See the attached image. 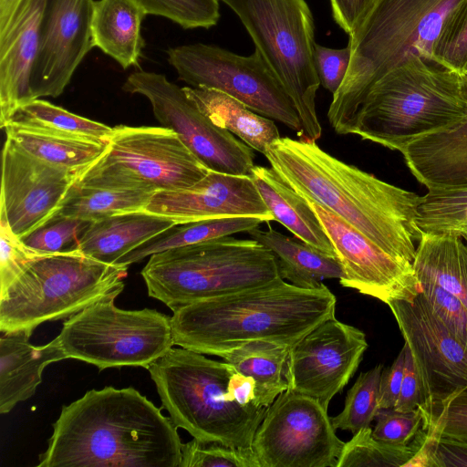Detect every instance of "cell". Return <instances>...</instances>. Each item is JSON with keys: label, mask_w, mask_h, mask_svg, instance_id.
I'll use <instances>...</instances> for the list:
<instances>
[{"label": "cell", "mask_w": 467, "mask_h": 467, "mask_svg": "<svg viewBox=\"0 0 467 467\" xmlns=\"http://www.w3.org/2000/svg\"><path fill=\"white\" fill-rule=\"evenodd\" d=\"M177 427L134 388L90 389L63 406L39 467H180Z\"/></svg>", "instance_id": "6da1fadb"}, {"label": "cell", "mask_w": 467, "mask_h": 467, "mask_svg": "<svg viewBox=\"0 0 467 467\" xmlns=\"http://www.w3.org/2000/svg\"><path fill=\"white\" fill-rule=\"evenodd\" d=\"M264 155L305 200L318 202L388 254L413 264L421 236L416 223L420 195L337 159L315 140L280 137Z\"/></svg>", "instance_id": "7a4b0ae2"}, {"label": "cell", "mask_w": 467, "mask_h": 467, "mask_svg": "<svg viewBox=\"0 0 467 467\" xmlns=\"http://www.w3.org/2000/svg\"><path fill=\"white\" fill-rule=\"evenodd\" d=\"M336 303L323 283L303 288L282 279L177 308L172 337L181 348L218 357L255 340L293 347L335 317Z\"/></svg>", "instance_id": "3957f363"}, {"label": "cell", "mask_w": 467, "mask_h": 467, "mask_svg": "<svg viewBox=\"0 0 467 467\" xmlns=\"http://www.w3.org/2000/svg\"><path fill=\"white\" fill-rule=\"evenodd\" d=\"M465 0H376L349 36L351 60L333 95L327 119L334 130L351 134L371 87L413 57L433 62V47L450 16Z\"/></svg>", "instance_id": "277c9868"}, {"label": "cell", "mask_w": 467, "mask_h": 467, "mask_svg": "<svg viewBox=\"0 0 467 467\" xmlns=\"http://www.w3.org/2000/svg\"><path fill=\"white\" fill-rule=\"evenodd\" d=\"M467 117L462 77L413 57L369 89L351 134L401 152L410 142L453 128Z\"/></svg>", "instance_id": "5b68a950"}, {"label": "cell", "mask_w": 467, "mask_h": 467, "mask_svg": "<svg viewBox=\"0 0 467 467\" xmlns=\"http://www.w3.org/2000/svg\"><path fill=\"white\" fill-rule=\"evenodd\" d=\"M177 428L203 442L250 448L267 408L242 406L227 391L235 368L187 348H171L149 368Z\"/></svg>", "instance_id": "8992f818"}, {"label": "cell", "mask_w": 467, "mask_h": 467, "mask_svg": "<svg viewBox=\"0 0 467 467\" xmlns=\"http://www.w3.org/2000/svg\"><path fill=\"white\" fill-rule=\"evenodd\" d=\"M140 274L148 295L172 312L283 279L270 250L231 235L151 254Z\"/></svg>", "instance_id": "52a82bcc"}, {"label": "cell", "mask_w": 467, "mask_h": 467, "mask_svg": "<svg viewBox=\"0 0 467 467\" xmlns=\"http://www.w3.org/2000/svg\"><path fill=\"white\" fill-rule=\"evenodd\" d=\"M128 267L79 250L40 254L0 292V331L33 332L42 323L68 318L109 293L122 292Z\"/></svg>", "instance_id": "ba28073f"}, {"label": "cell", "mask_w": 467, "mask_h": 467, "mask_svg": "<svg viewBox=\"0 0 467 467\" xmlns=\"http://www.w3.org/2000/svg\"><path fill=\"white\" fill-rule=\"evenodd\" d=\"M221 1L237 15L292 99L302 123V139L317 141L322 133L316 110L320 80L314 59V19L306 2Z\"/></svg>", "instance_id": "9c48e42d"}, {"label": "cell", "mask_w": 467, "mask_h": 467, "mask_svg": "<svg viewBox=\"0 0 467 467\" xmlns=\"http://www.w3.org/2000/svg\"><path fill=\"white\" fill-rule=\"evenodd\" d=\"M106 295L68 317L55 338L66 359L99 368H148L174 345L171 317L155 309L124 310L115 306L120 294Z\"/></svg>", "instance_id": "30bf717a"}, {"label": "cell", "mask_w": 467, "mask_h": 467, "mask_svg": "<svg viewBox=\"0 0 467 467\" xmlns=\"http://www.w3.org/2000/svg\"><path fill=\"white\" fill-rule=\"evenodd\" d=\"M208 172L171 129L119 125L113 127L103 153L76 183L156 192L187 189Z\"/></svg>", "instance_id": "8fae6325"}, {"label": "cell", "mask_w": 467, "mask_h": 467, "mask_svg": "<svg viewBox=\"0 0 467 467\" xmlns=\"http://www.w3.org/2000/svg\"><path fill=\"white\" fill-rule=\"evenodd\" d=\"M168 61L192 88L222 91L252 110L282 122L303 138L295 104L284 85L255 48L247 57L202 43L168 48Z\"/></svg>", "instance_id": "7c38bea8"}, {"label": "cell", "mask_w": 467, "mask_h": 467, "mask_svg": "<svg viewBox=\"0 0 467 467\" xmlns=\"http://www.w3.org/2000/svg\"><path fill=\"white\" fill-rule=\"evenodd\" d=\"M344 443L327 409L287 389L267 408L251 447L259 467H337Z\"/></svg>", "instance_id": "4fadbf2b"}, {"label": "cell", "mask_w": 467, "mask_h": 467, "mask_svg": "<svg viewBox=\"0 0 467 467\" xmlns=\"http://www.w3.org/2000/svg\"><path fill=\"white\" fill-rule=\"evenodd\" d=\"M122 89L146 97L159 122L177 133L209 171L250 175L254 166L253 149L230 131L213 123L187 97L183 88L161 73H131Z\"/></svg>", "instance_id": "5bb4252c"}, {"label": "cell", "mask_w": 467, "mask_h": 467, "mask_svg": "<svg viewBox=\"0 0 467 467\" xmlns=\"http://www.w3.org/2000/svg\"><path fill=\"white\" fill-rule=\"evenodd\" d=\"M388 306L419 376L424 428L445 402L467 394V347L432 312L421 293L413 302L395 300Z\"/></svg>", "instance_id": "9a60e30c"}, {"label": "cell", "mask_w": 467, "mask_h": 467, "mask_svg": "<svg viewBox=\"0 0 467 467\" xmlns=\"http://www.w3.org/2000/svg\"><path fill=\"white\" fill-rule=\"evenodd\" d=\"M328 235L342 269L344 287L385 304L413 302L421 293L410 261L388 254L348 222L317 202L307 201Z\"/></svg>", "instance_id": "2e32d148"}, {"label": "cell", "mask_w": 467, "mask_h": 467, "mask_svg": "<svg viewBox=\"0 0 467 467\" xmlns=\"http://www.w3.org/2000/svg\"><path fill=\"white\" fill-rule=\"evenodd\" d=\"M79 174L26 152L6 138L2 152L0 213L19 238L49 222Z\"/></svg>", "instance_id": "e0dca14e"}, {"label": "cell", "mask_w": 467, "mask_h": 467, "mask_svg": "<svg viewBox=\"0 0 467 467\" xmlns=\"http://www.w3.org/2000/svg\"><path fill=\"white\" fill-rule=\"evenodd\" d=\"M368 347L362 330L330 317L291 347L288 389L314 398L327 409L356 372Z\"/></svg>", "instance_id": "ac0fdd59"}, {"label": "cell", "mask_w": 467, "mask_h": 467, "mask_svg": "<svg viewBox=\"0 0 467 467\" xmlns=\"http://www.w3.org/2000/svg\"><path fill=\"white\" fill-rule=\"evenodd\" d=\"M95 0H46L39 46L33 67L32 99L60 96L92 43L91 21Z\"/></svg>", "instance_id": "d6986e66"}, {"label": "cell", "mask_w": 467, "mask_h": 467, "mask_svg": "<svg viewBox=\"0 0 467 467\" xmlns=\"http://www.w3.org/2000/svg\"><path fill=\"white\" fill-rule=\"evenodd\" d=\"M144 211L169 217L177 224L232 216L275 221L249 175L213 171L187 189L156 192Z\"/></svg>", "instance_id": "ffe728a7"}, {"label": "cell", "mask_w": 467, "mask_h": 467, "mask_svg": "<svg viewBox=\"0 0 467 467\" xmlns=\"http://www.w3.org/2000/svg\"><path fill=\"white\" fill-rule=\"evenodd\" d=\"M46 0H26L7 29L0 34V127L33 100L30 79L37 56Z\"/></svg>", "instance_id": "44dd1931"}, {"label": "cell", "mask_w": 467, "mask_h": 467, "mask_svg": "<svg viewBox=\"0 0 467 467\" xmlns=\"http://www.w3.org/2000/svg\"><path fill=\"white\" fill-rule=\"evenodd\" d=\"M467 96V76H462ZM428 190L467 188V117L453 128L421 137L400 152Z\"/></svg>", "instance_id": "7402d4cb"}, {"label": "cell", "mask_w": 467, "mask_h": 467, "mask_svg": "<svg viewBox=\"0 0 467 467\" xmlns=\"http://www.w3.org/2000/svg\"><path fill=\"white\" fill-rule=\"evenodd\" d=\"M32 332H5L0 338V413L11 411L16 404L31 398L42 381L45 368L66 359L56 338L35 346Z\"/></svg>", "instance_id": "603a6c76"}, {"label": "cell", "mask_w": 467, "mask_h": 467, "mask_svg": "<svg viewBox=\"0 0 467 467\" xmlns=\"http://www.w3.org/2000/svg\"><path fill=\"white\" fill-rule=\"evenodd\" d=\"M171 218L136 211L91 222L78 243V250L107 264L116 262L145 242L176 225Z\"/></svg>", "instance_id": "cb8c5ba5"}, {"label": "cell", "mask_w": 467, "mask_h": 467, "mask_svg": "<svg viewBox=\"0 0 467 467\" xmlns=\"http://www.w3.org/2000/svg\"><path fill=\"white\" fill-rule=\"evenodd\" d=\"M147 15L134 0L94 1L92 43L123 69L138 67L145 41L141 23Z\"/></svg>", "instance_id": "d4e9b609"}, {"label": "cell", "mask_w": 467, "mask_h": 467, "mask_svg": "<svg viewBox=\"0 0 467 467\" xmlns=\"http://www.w3.org/2000/svg\"><path fill=\"white\" fill-rule=\"evenodd\" d=\"M249 176L275 221L299 240L337 258L328 235L306 200L288 186L272 168L254 165Z\"/></svg>", "instance_id": "484cf974"}, {"label": "cell", "mask_w": 467, "mask_h": 467, "mask_svg": "<svg viewBox=\"0 0 467 467\" xmlns=\"http://www.w3.org/2000/svg\"><path fill=\"white\" fill-rule=\"evenodd\" d=\"M187 97L213 123L265 154L281 136L273 119L256 113L240 100L216 89L184 87Z\"/></svg>", "instance_id": "4316f807"}, {"label": "cell", "mask_w": 467, "mask_h": 467, "mask_svg": "<svg viewBox=\"0 0 467 467\" xmlns=\"http://www.w3.org/2000/svg\"><path fill=\"white\" fill-rule=\"evenodd\" d=\"M252 239L270 250L277 259L282 278L303 288H317L325 279H338L343 269L337 258L314 246L288 237L270 225L268 230L258 227L248 232Z\"/></svg>", "instance_id": "83f0119b"}, {"label": "cell", "mask_w": 467, "mask_h": 467, "mask_svg": "<svg viewBox=\"0 0 467 467\" xmlns=\"http://www.w3.org/2000/svg\"><path fill=\"white\" fill-rule=\"evenodd\" d=\"M3 130L6 138L35 157L80 174L98 160L107 144L54 132L12 120Z\"/></svg>", "instance_id": "f1b7e54d"}, {"label": "cell", "mask_w": 467, "mask_h": 467, "mask_svg": "<svg viewBox=\"0 0 467 467\" xmlns=\"http://www.w3.org/2000/svg\"><path fill=\"white\" fill-rule=\"evenodd\" d=\"M413 267L418 278L441 286L467 308V244L461 237L421 233Z\"/></svg>", "instance_id": "f546056e"}, {"label": "cell", "mask_w": 467, "mask_h": 467, "mask_svg": "<svg viewBox=\"0 0 467 467\" xmlns=\"http://www.w3.org/2000/svg\"><path fill=\"white\" fill-rule=\"evenodd\" d=\"M291 347L265 340L246 343L221 355L238 372L254 379L255 402L268 408L289 389L288 358Z\"/></svg>", "instance_id": "4dcf8cb0"}, {"label": "cell", "mask_w": 467, "mask_h": 467, "mask_svg": "<svg viewBox=\"0 0 467 467\" xmlns=\"http://www.w3.org/2000/svg\"><path fill=\"white\" fill-rule=\"evenodd\" d=\"M265 221L257 216H232L176 224L119 258L116 264L129 266L147 256L169 249L246 232Z\"/></svg>", "instance_id": "1f68e13d"}, {"label": "cell", "mask_w": 467, "mask_h": 467, "mask_svg": "<svg viewBox=\"0 0 467 467\" xmlns=\"http://www.w3.org/2000/svg\"><path fill=\"white\" fill-rule=\"evenodd\" d=\"M154 193L137 189L85 187L75 182L55 216L93 222L119 213L143 211Z\"/></svg>", "instance_id": "d6a6232c"}, {"label": "cell", "mask_w": 467, "mask_h": 467, "mask_svg": "<svg viewBox=\"0 0 467 467\" xmlns=\"http://www.w3.org/2000/svg\"><path fill=\"white\" fill-rule=\"evenodd\" d=\"M416 223L421 233L455 234L467 244V188L428 190L420 196Z\"/></svg>", "instance_id": "836d02e7"}, {"label": "cell", "mask_w": 467, "mask_h": 467, "mask_svg": "<svg viewBox=\"0 0 467 467\" xmlns=\"http://www.w3.org/2000/svg\"><path fill=\"white\" fill-rule=\"evenodd\" d=\"M12 120L105 144H108L113 130L108 125L76 115L41 99L22 106Z\"/></svg>", "instance_id": "e575fe53"}, {"label": "cell", "mask_w": 467, "mask_h": 467, "mask_svg": "<svg viewBox=\"0 0 467 467\" xmlns=\"http://www.w3.org/2000/svg\"><path fill=\"white\" fill-rule=\"evenodd\" d=\"M424 430L408 445L392 444L377 440L372 429L363 428L345 442L337 467H403L420 445Z\"/></svg>", "instance_id": "d590c367"}, {"label": "cell", "mask_w": 467, "mask_h": 467, "mask_svg": "<svg viewBox=\"0 0 467 467\" xmlns=\"http://www.w3.org/2000/svg\"><path fill=\"white\" fill-rule=\"evenodd\" d=\"M382 365L360 373L348 390L342 411L330 418L335 430L356 433L369 427L379 410V384Z\"/></svg>", "instance_id": "8d00e7d4"}, {"label": "cell", "mask_w": 467, "mask_h": 467, "mask_svg": "<svg viewBox=\"0 0 467 467\" xmlns=\"http://www.w3.org/2000/svg\"><path fill=\"white\" fill-rule=\"evenodd\" d=\"M146 15L165 17L184 29L210 28L218 23L220 0H134Z\"/></svg>", "instance_id": "74e56055"}, {"label": "cell", "mask_w": 467, "mask_h": 467, "mask_svg": "<svg viewBox=\"0 0 467 467\" xmlns=\"http://www.w3.org/2000/svg\"><path fill=\"white\" fill-rule=\"evenodd\" d=\"M91 222L76 217L55 216L21 238L30 249L43 254L78 250V243Z\"/></svg>", "instance_id": "f35d334b"}, {"label": "cell", "mask_w": 467, "mask_h": 467, "mask_svg": "<svg viewBox=\"0 0 467 467\" xmlns=\"http://www.w3.org/2000/svg\"><path fill=\"white\" fill-rule=\"evenodd\" d=\"M433 63L467 76V0L450 16L433 47Z\"/></svg>", "instance_id": "ab89813d"}, {"label": "cell", "mask_w": 467, "mask_h": 467, "mask_svg": "<svg viewBox=\"0 0 467 467\" xmlns=\"http://www.w3.org/2000/svg\"><path fill=\"white\" fill-rule=\"evenodd\" d=\"M259 467L250 448L228 447L192 439L182 446L180 467Z\"/></svg>", "instance_id": "60d3db41"}, {"label": "cell", "mask_w": 467, "mask_h": 467, "mask_svg": "<svg viewBox=\"0 0 467 467\" xmlns=\"http://www.w3.org/2000/svg\"><path fill=\"white\" fill-rule=\"evenodd\" d=\"M421 294L449 331L467 347V308L453 295L424 278H418Z\"/></svg>", "instance_id": "b9f144b4"}, {"label": "cell", "mask_w": 467, "mask_h": 467, "mask_svg": "<svg viewBox=\"0 0 467 467\" xmlns=\"http://www.w3.org/2000/svg\"><path fill=\"white\" fill-rule=\"evenodd\" d=\"M372 430L375 439L398 445L410 444L423 426L424 415L420 406L408 412L381 409L376 416Z\"/></svg>", "instance_id": "7bdbcfd3"}, {"label": "cell", "mask_w": 467, "mask_h": 467, "mask_svg": "<svg viewBox=\"0 0 467 467\" xmlns=\"http://www.w3.org/2000/svg\"><path fill=\"white\" fill-rule=\"evenodd\" d=\"M40 254L27 247L0 213V292L4 291Z\"/></svg>", "instance_id": "ee69618b"}, {"label": "cell", "mask_w": 467, "mask_h": 467, "mask_svg": "<svg viewBox=\"0 0 467 467\" xmlns=\"http://www.w3.org/2000/svg\"><path fill=\"white\" fill-rule=\"evenodd\" d=\"M351 47L336 49L315 44L314 59L320 84L332 93L343 83L351 60Z\"/></svg>", "instance_id": "f6af8a7d"}, {"label": "cell", "mask_w": 467, "mask_h": 467, "mask_svg": "<svg viewBox=\"0 0 467 467\" xmlns=\"http://www.w3.org/2000/svg\"><path fill=\"white\" fill-rule=\"evenodd\" d=\"M443 438L467 441V394L445 402L439 413L426 425Z\"/></svg>", "instance_id": "bcb514c9"}, {"label": "cell", "mask_w": 467, "mask_h": 467, "mask_svg": "<svg viewBox=\"0 0 467 467\" xmlns=\"http://www.w3.org/2000/svg\"><path fill=\"white\" fill-rule=\"evenodd\" d=\"M405 348L404 374L400 391L394 406V410L400 412H408L416 410L422 404V394L419 376L414 366V361L408 346Z\"/></svg>", "instance_id": "7dc6e473"}, {"label": "cell", "mask_w": 467, "mask_h": 467, "mask_svg": "<svg viewBox=\"0 0 467 467\" xmlns=\"http://www.w3.org/2000/svg\"><path fill=\"white\" fill-rule=\"evenodd\" d=\"M405 364V348L400 351L394 362L382 370L379 384V410L393 409L401 388Z\"/></svg>", "instance_id": "c3c4849f"}, {"label": "cell", "mask_w": 467, "mask_h": 467, "mask_svg": "<svg viewBox=\"0 0 467 467\" xmlns=\"http://www.w3.org/2000/svg\"><path fill=\"white\" fill-rule=\"evenodd\" d=\"M335 22L350 35L376 0H329Z\"/></svg>", "instance_id": "681fc988"}, {"label": "cell", "mask_w": 467, "mask_h": 467, "mask_svg": "<svg viewBox=\"0 0 467 467\" xmlns=\"http://www.w3.org/2000/svg\"><path fill=\"white\" fill-rule=\"evenodd\" d=\"M255 389L256 384L254 379L235 369L229 379L227 391L234 402L242 406H250L257 405Z\"/></svg>", "instance_id": "f907efd6"}, {"label": "cell", "mask_w": 467, "mask_h": 467, "mask_svg": "<svg viewBox=\"0 0 467 467\" xmlns=\"http://www.w3.org/2000/svg\"><path fill=\"white\" fill-rule=\"evenodd\" d=\"M438 455L441 467H467V441L441 437Z\"/></svg>", "instance_id": "816d5d0a"}, {"label": "cell", "mask_w": 467, "mask_h": 467, "mask_svg": "<svg viewBox=\"0 0 467 467\" xmlns=\"http://www.w3.org/2000/svg\"><path fill=\"white\" fill-rule=\"evenodd\" d=\"M26 0H0V34L5 32Z\"/></svg>", "instance_id": "f5cc1de1"}]
</instances>
